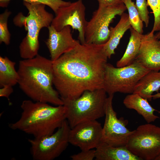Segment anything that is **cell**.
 Here are the masks:
<instances>
[{"label":"cell","instance_id":"cell-13","mask_svg":"<svg viewBox=\"0 0 160 160\" xmlns=\"http://www.w3.org/2000/svg\"><path fill=\"white\" fill-rule=\"evenodd\" d=\"M71 28L70 26H66L58 31L51 25L48 27L49 37L46 44L52 62L80 43L79 41L73 38Z\"/></svg>","mask_w":160,"mask_h":160},{"label":"cell","instance_id":"cell-29","mask_svg":"<svg viewBox=\"0 0 160 160\" xmlns=\"http://www.w3.org/2000/svg\"><path fill=\"white\" fill-rule=\"evenodd\" d=\"M159 98H160V92L157 93L156 94L152 95V98L153 100H155Z\"/></svg>","mask_w":160,"mask_h":160},{"label":"cell","instance_id":"cell-4","mask_svg":"<svg viewBox=\"0 0 160 160\" xmlns=\"http://www.w3.org/2000/svg\"><path fill=\"white\" fill-rule=\"evenodd\" d=\"M28 13L25 16L19 13L14 18V22L17 26H24L27 31L19 46L20 57L24 59L33 58L38 55L39 48V36L41 29L51 25L54 18L53 15L45 9V5L24 1Z\"/></svg>","mask_w":160,"mask_h":160},{"label":"cell","instance_id":"cell-24","mask_svg":"<svg viewBox=\"0 0 160 160\" xmlns=\"http://www.w3.org/2000/svg\"><path fill=\"white\" fill-rule=\"evenodd\" d=\"M148 6L152 11L154 18L151 32L160 30V0H147Z\"/></svg>","mask_w":160,"mask_h":160},{"label":"cell","instance_id":"cell-7","mask_svg":"<svg viewBox=\"0 0 160 160\" xmlns=\"http://www.w3.org/2000/svg\"><path fill=\"white\" fill-rule=\"evenodd\" d=\"M127 9L124 3L98 5L91 18L87 21L85 36V44H105L110 35V24L116 16H121Z\"/></svg>","mask_w":160,"mask_h":160},{"label":"cell","instance_id":"cell-3","mask_svg":"<svg viewBox=\"0 0 160 160\" xmlns=\"http://www.w3.org/2000/svg\"><path fill=\"white\" fill-rule=\"evenodd\" d=\"M20 107V118L9 127L35 138L52 135L66 120V109L63 105L54 106L47 103L25 100Z\"/></svg>","mask_w":160,"mask_h":160},{"label":"cell","instance_id":"cell-12","mask_svg":"<svg viewBox=\"0 0 160 160\" xmlns=\"http://www.w3.org/2000/svg\"><path fill=\"white\" fill-rule=\"evenodd\" d=\"M102 127L97 120L78 124L71 128L69 143L81 150L95 149L101 142Z\"/></svg>","mask_w":160,"mask_h":160},{"label":"cell","instance_id":"cell-31","mask_svg":"<svg viewBox=\"0 0 160 160\" xmlns=\"http://www.w3.org/2000/svg\"><path fill=\"white\" fill-rule=\"evenodd\" d=\"M155 160H160V153L156 157Z\"/></svg>","mask_w":160,"mask_h":160},{"label":"cell","instance_id":"cell-30","mask_svg":"<svg viewBox=\"0 0 160 160\" xmlns=\"http://www.w3.org/2000/svg\"><path fill=\"white\" fill-rule=\"evenodd\" d=\"M157 38L160 41V30L155 34Z\"/></svg>","mask_w":160,"mask_h":160},{"label":"cell","instance_id":"cell-17","mask_svg":"<svg viewBox=\"0 0 160 160\" xmlns=\"http://www.w3.org/2000/svg\"><path fill=\"white\" fill-rule=\"evenodd\" d=\"M131 27L128 14L124 12L121 16L116 25L114 27L110 28L111 33L109 39L104 46L108 58H110L115 53V50L121 39L126 31Z\"/></svg>","mask_w":160,"mask_h":160},{"label":"cell","instance_id":"cell-5","mask_svg":"<svg viewBox=\"0 0 160 160\" xmlns=\"http://www.w3.org/2000/svg\"><path fill=\"white\" fill-rule=\"evenodd\" d=\"M106 93L103 88L87 90L76 99L63 100L66 119L71 128L80 123L97 120L105 116Z\"/></svg>","mask_w":160,"mask_h":160},{"label":"cell","instance_id":"cell-9","mask_svg":"<svg viewBox=\"0 0 160 160\" xmlns=\"http://www.w3.org/2000/svg\"><path fill=\"white\" fill-rule=\"evenodd\" d=\"M71 128L65 120L52 135L28 139L30 152L34 160H53L59 157L67 148Z\"/></svg>","mask_w":160,"mask_h":160},{"label":"cell","instance_id":"cell-19","mask_svg":"<svg viewBox=\"0 0 160 160\" xmlns=\"http://www.w3.org/2000/svg\"><path fill=\"white\" fill-rule=\"evenodd\" d=\"M130 36L125 52L116 64V67H121L132 63L139 51L143 34L139 33L132 27L130 29Z\"/></svg>","mask_w":160,"mask_h":160},{"label":"cell","instance_id":"cell-23","mask_svg":"<svg viewBox=\"0 0 160 160\" xmlns=\"http://www.w3.org/2000/svg\"><path fill=\"white\" fill-rule=\"evenodd\" d=\"M11 12L6 10L0 15V42L6 45L10 43V34L8 31L7 21Z\"/></svg>","mask_w":160,"mask_h":160},{"label":"cell","instance_id":"cell-18","mask_svg":"<svg viewBox=\"0 0 160 160\" xmlns=\"http://www.w3.org/2000/svg\"><path fill=\"white\" fill-rule=\"evenodd\" d=\"M160 90V72L150 71L143 77L135 87L133 93L151 101L154 92Z\"/></svg>","mask_w":160,"mask_h":160},{"label":"cell","instance_id":"cell-16","mask_svg":"<svg viewBox=\"0 0 160 160\" xmlns=\"http://www.w3.org/2000/svg\"><path fill=\"white\" fill-rule=\"evenodd\" d=\"M95 151L96 160H141L126 146L114 147L101 142Z\"/></svg>","mask_w":160,"mask_h":160},{"label":"cell","instance_id":"cell-1","mask_svg":"<svg viewBox=\"0 0 160 160\" xmlns=\"http://www.w3.org/2000/svg\"><path fill=\"white\" fill-rule=\"evenodd\" d=\"M104 46L80 43L53 62V85L63 101L103 88L108 58Z\"/></svg>","mask_w":160,"mask_h":160},{"label":"cell","instance_id":"cell-32","mask_svg":"<svg viewBox=\"0 0 160 160\" xmlns=\"http://www.w3.org/2000/svg\"></svg>","mask_w":160,"mask_h":160},{"label":"cell","instance_id":"cell-28","mask_svg":"<svg viewBox=\"0 0 160 160\" xmlns=\"http://www.w3.org/2000/svg\"><path fill=\"white\" fill-rule=\"evenodd\" d=\"M98 5H113L124 3V0H97Z\"/></svg>","mask_w":160,"mask_h":160},{"label":"cell","instance_id":"cell-15","mask_svg":"<svg viewBox=\"0 0 160 160\" xmlns=\"http://www.w3.org/2000/svg\"><path fill=\"white\" fill-rule=\"evenodd\" d=\"M148 100L137 93H133L126 96L123 103L127 108L135 110L149 123L159 118L154 114L155 111H158L152 107Z\"/></svg>","mask_w":160,"mask_h":160},{"label":"cell","instance_id":"cell-11","mask_svg":"<svg viewBox=\"0 0 160 160\" xmlns=\"http://www.w3.org/2000/svg\"><path fill=\"white\" fill-rule=\"evenodd\" d=\"M85 10L82 0L71 2L68 5L58 10L51 25L58 31L67 26L77 30L80 43L85 44V36L87 23L86 19Z\"/></svg>","mask_w":160,"mask_h":160},{"label":"cell","instance_id":"cell-6","mask_svg":"<svg viewBox=\"0 0 160 160\" xmlns=\"http://www.w3.org/2000/svg\"><path fill=\"white\" fill-rule=\"evenodd\" d=\"M150 71L135 60L129 65L121 67H115L107 63L103 88L108 95L117 92L133 93L139 81Z\"/></svg>","mask_w":160,"mask_h":160},{"label":"cell","instance_id":"cell-21","mask_svg":"<svg viewBox=\"0 0 160 160\" xmlns=\"http://www.w3.org/2000/svg\"><path fill=\"white\" fill-rule=\"evenodd\" d=\"M123 3L128 10L132 27L139 33L143 34V22L140 17L135 4L132 0H124Z\"/></svg>","mask_w":160,"mask_h":160},{"label":"cell","instance_id":"cell-20","mask_svg":"<svg viewBox=\"0 0 160 160\" xmlns=\"http://www.w3.org/2000/svg\"><path fill=\"white\" fill-rule=\"evenodd\" d=\"M16 63L7 57H0V86H13L18 84L19 76L15 68Z\"/></svg>","mask_w":160,"mask_h":160},{"label":"cell","instance_id":"cell-8","mask_svg":"<svg viewBox=\"0 0 160 160\" xmlns=\"http://www.w3.org/2000/svg\"><path fill=\"white\" fill-rule=\"evenodd\" d=\"M126 146L141 160H155L160 153V127L150 123L139 126Z\"/></svg>","mask_w":160,"mask_h":160},{"label":"cell","instance_id":"cell-27","mask_svg":"<svg viewBox=\"0 0 160 160\" xmlns=\"http://www.w3.org/2000/svg\"><path fill=\"white\" fill-rule=\"evenodd\" d=\"M13 92L12 87L9 86H4L0 89V96L6 98L9 102V97Z\"/></svg>","mask_w":160,"mask_h":160},{"label":"cell","instance_id":"cell-14","mask_svg":"<svg viewBox=\"0 0 160 160\" xmlns=\"http://www.w3.org/2000/svg\"><path fill=\"white\" fill-rule=\"evenodd\" d=\"M150 71L160 70V41L151 31L143 34L139 53L135 60Z\"/></svg>","mask_w":160,"mask_h":160},{"label":"cell","instance_id":"cell-26","mask_svg":"<svg viewBox=\"0 0 160 160\" xmlns=\"http://www.w3.org/2000/svg\"><path fill=\"white\" fill-rule=\"evenodd\" d=\"M95 149L81 150V151L71 156L72 160H92L95 159Z\"/></svg>","mask_w":160,"mask_h":160},{"label":"cell","instance_id":"cell-2","mask_svg":"<svg viewBox=\"0 0 160 160\" xmlns=\"http://www.w3.org/2000/svg\"><path fill=\"white\" fill-rule=\"evenodd\" d=\"M18 84L21 90L32 100L63 105L57 91L53 87V62L39 55L19 61Z\"/></svg>","mask_w":160,"mask_h":160},{"label":"cell","instance_id":"cell-22","mask_svg":"<svg viewBox=\"0 0 160 160\" xmlns=\"http://www.w3.org/2000/svg\"><path fill=\"white\" fill-rule=\"evenodd\" d=\"M10 0H0V6L5 7ZM24 1L30 3L41 4L49 7L55 14L58 10L60 7L69 5L71 2L63 0H23Z\"/></svg>","mask_w":160,"mask_h":160},{"label":"cell","instance_id":"cell-10","mask_svg":"<svg viewBox=\"0 0 160 160\" xmlns=\"http://www.w3.org/2000/svg\"><path fill=\"white\" fill-rule=\"evenodd\" d=\"M113 95H109L106 99L101 142L114 147L126 146L133 130L131 131L126 127L127 120L117 117L112 105Z\"/></svg>","mask_w":160,"mask_h":160},{"label":"cell","instance_id":"cell-25","mask_svg":"<svg viewBox=\"0 0 160 160\" xmlns=\"http://www.w3.org/2000/svg\"><path fill=\"white\" fill-rule=\"evenodd\" d=\"M135 4L141 19L147 27L149 23L150 17L147 0H136Z\"/></svg>","mask_w":160,"mask_h":160}]
</instances>
